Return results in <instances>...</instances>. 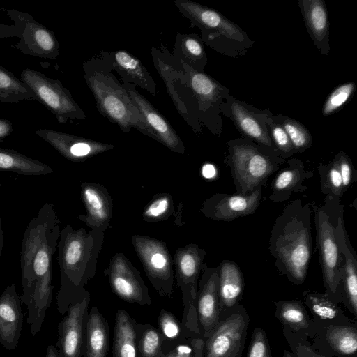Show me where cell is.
Listing matches in <instances>:
<instances>
[{
  "label": "cell",
  "instance_id": "ee69618b",
  "mask_svg": "<svg viewBox=\"0 0 357 357\" xmlns=\"http://www.w3.org/2000/svg\"><path fill=\"white\" fill-rule=\"evenodd\" d=\"M172 209V200L168 194H160L145 208L143 217L147 221L163 219Z\"/></svg>",
  "mask_w": 357,
  "mask_h": 357
},
{
  "label": "cell",
  "instance_id": "816d5d0a",
  "mask_svg": "<svg viewBox=\"0 0 357 357\" xmlns=\"http://www.w3.org/2000/svg\"><path fill=\"white\" fill-rule=\"evenodd\" d=\"M3 248V231L2 229V220L0 215V257Z\"/></svg>",
  "mask_w": 357,
  "mask_h": 357
},
{
  "label": "cell",
  "instance_id": "f6af8a7d",
  "mask_svg": "<svg viewBox=\"0 0 357 357\" xmlns=\"http://www.w3.org/2000/svg\"><path fill=\"white\" fill-rule=\"evenodd\" d=\"M247 357H273L266 332L255 328L248 346Z\"/></svg>",
  "mask_w": 357,
  "mask_h": 357
},
{
  "label": "cell",
  "instance_id": "5bb4252c",
  "mask_svg": "<svg viewBox=\"0 0 357 357\" xmlns=\"http://www.w3.org/2000/svg\"><path fill=\"white\" fill-rule=\"evenodd\" d=\"M220 112L233 121L243 137L276 150L266 127L268 119L273 115L269 109H259L229 94L221 105Z\"/></svg>",
  "mask_w": 357,
  "mask_h": 357
},
{
  "label": "cell",
  "instance_id": "ba28073f",
  "mask_svg": "<svg viewBox=\"0 0 357 357\" xmlns=\"http://www.w3.org/2000/svg\"><path fill=\"white\" fill-rule=\"evenodd\" d=\"M205 255L204 249L191 243L178 248L173 259L176 266V284L182 294L183 313L181 323L184 337L201 335L197 318L196 300Z\"/></svg>",
  "mask_w": 357,
  "mask_h": 357
},
{
  "label": "cell",
  "instance_id": "74e56055",
  "mask_svg": "<svg viewBox=\"0 0 357 357\" xmlns=\"http://www.w3.org/2000/svg\"><path fill=\"white\" fill-rule=\"evenodd\" d=\"M321 190L323 194L340 198L344 193L342 181L336 159L328 164H321L318 168Z\"/></svg>",
  "mask_w": 357,
  "mask_h": 357
},
{
  "label": "cell",
  "instance_id": "836d02e7",
  "mask_svg": "<svg viewBox=\"0 0 357 357\" xmlns=\"http://www.w3.org/2000/svg\"><path fill=\"white\" fill-rule=\"evenodd\" d=\"M0 170L23 176H43L53 172L47 164L26 156L15 150L0 147Z\"/></svg>",
  "mask_w": 357,
  "mask_h": 357
},
{
  "label": "cell",
  "instance_id": "52a82bcc",
  "mask_svg": "<svg viewBox=\"0 0 357 357\" xmlns=\"http://www.w3.org/2000/svg\"><path fill=\"white\" fill-rule=\"evenodd\" d=\"M316 244L326 294L337 303L343 302L341 288L342 255L335 229L339 214L344 211L340 198L326 195L319 206H313Z\"/></svg>",
  "mask_w": 357,
  "mask_h": 357
},
{
  "label": "cell",
  "instance_id": "d590c367",
  "mask_svg": "<svg viewBox=\"0 0 357 357\" xmlns=\"http://www.w3.org/2000/svg\"><path fill=\"white\" fill-rule=\"evenodd\" d=\"M28 100H35L29 88L13 73L0 66V102L17 103Z\"/></svg>",
  "mask_w": 357,
  "mask_h": 357
},
{
  "label": "cell",
  "instance_id": "44dd1931",
  "mask_svg": "<svg viewBox=\"0 0 357 357\" xmlns=\"http://www.w3.org/2000/svg\"><path fill=\"white\" fill-rule=\"evenodd\" d=\"M36 134L66 159L75 162L114 148L112 144L47 128H40Z\"/></svg>",
  "mask_w": 357,
  "mask_h": 357
},
{
  "label": "cell",
  "instance_id": "7a4b0ae2",
  "mask_svg": "<svg viewBox=\"0 0 357 357\" xmlns=\"http://www.w3.org/2000/svg\"><path fill=\"white\" fill-rule=\"evenodd\" d=\"M312 209L301 199L291 201L276 218L268 250L278 270L294 284H303L312 256Z\"/></svg>",
  "mask_w": 357,
  "mask_h": 357
},
{
  "label": "cell",
  "instance_id": "db71d44e",
  "mask_svg": "<svg viewBox=\"0 0 357 357\" xmlns=\"http://www.w3.org/2000/svg\"><path fill=\"white\" fill-rule=\"evenodd\" d=\"M2 186V185L0 183V188Z\"/></svg>",
  "mask_w": 357,
  "mask_h": 357
},
{
  "label": "cell",
  "instance_id": "bcb514c9",
  "mask_svg": "<svg viewBox=\"0 0 357 357\" xmlns=\"http://www.w3.org/2000/svg\"><path fill=\"white\" fill-rule=\"evenodd\" d=\"M335 158L342 177L343 190L346 192L350 185L356 179V170L351 160L344 152H339L335 155Z\"/></svg>",
  "mask_w": 357,
  "mask_h": 357
},
{
  "label": "cell",
  "instance_id": "277c9868",
  "mask_svg": "<svg viewBox=\"0 0 357 357\" xmlns=\"http://www.w3.org/2000/svg\"><path fill=\"white\" fill-rule=\"evenodd\" d=\"M225 163L229 167L237 194L247 195L286 163L278 152L243 137L227 142Z\"/></svg>",
  "mask_w": 357,
  "mask_h": 357
},
{
  "label": "cell",
  "instance_id": "7c38bea8",
  "mask_svg": "<svg viewBox=\"0 0 357 357\" xmlns=\"http://www.w3.org/2000/svg\"><path fill=\"white\" fill-rule=\"evenodd\" d=\"M131 241L153 288L160 296L171 298L175 274L173 259L166 244L139 235H133Z\"/></svg>",
  "mask_w": 357,
  "mask_h": 357
},
{
  "label": "cell",
  "instance_id": "4fadbf2b",
  "mask_svg": "<svg viewBox=\"0 0 357 357\" xmlns=\"http://www.w3.org/2000/svg\"><path fill=\"white\" fill-rule=\"evenodd\" d=\"M6 14L17 28L20 40L15 46L22 53L43 59H54L59 55V44L54 33L27 13L6 9Z\"/></svg>",
  "mask_w": 357,
  "mask_h": 357
},
{
  "label": "cell",
  "instance_id": "7dc6e473",
  "mask_svg": "<svg viewBox=\"0 0 357 357\" xmlns=\"http://www.w3.org/2000/svg\"><path fill=\"white\" fill-rule=\"evenodd\" d=\"M19 31L13 25H8L0 23V38L18 37Z\"/></svg>",
  "mask_w": 357,
  "mask_h": 357
},
{
  "label": "cell",
  "instance_id": "f5cc1de1",
  "mask_svg": "<svg viewBox=\"0 0 357 357\" xmlns=\"http://www.w3.org/2000/svg\"><path fill=\"white\" fill-rule=\"evenodd\" d=\"M282 357H294L290 351L284 350Z\"/></svg>",
  "mask_w": 357,
  "mask_h": 357
},
{
  "label": "cell",
  "instance_id": "2e32d148",
  "mask_svg": "<svg viewBox=\"0 0 357 357\" xmlns=\"http://www.w3.org/2000/svg\"><path fill=\"white\" fill-rule=\"evenodd\" d=\"M112 291L126 302L151 305L148 287L138 270L122 254L117 253L105 271Z\"/></svg>",
  "mask_w": 357,
  "mask_h": 357
},
{
  "label": "cell",
  "instance_id": "e0dca14e",
  "mask_svg": "<svg viewBox=\"0 0 357 357\" xmlns=\"http://www.w3.org/2000/svg\"><path fill=\"white\" fill-rule=\"evenodd\" d=\"M198 283L196 312L200 333L205 340L220 320L221 309L218 295V267L202 266Z\"/></svg>",
  "mask_w": 357,
  "mask_h": 357
},
{
  "label": "cell",
  "instance_id": "603a6c76",
  "mask_svg": "<svg viewBox=\"0 0 357 357\" xmlns=\"http://www.w3.org/2000/svg\"><path fill=\"white\" fill-rule=\"evenodd\" d=\"M81 195L86 214L79 219L91 229L104 232L109 227L112 215L113 204L108 191L99 184L83 183Z\"/></svg>",
  "mask_w": 357,
  "mask_h": 357
},
{
  "label": "cell",
  "instance_id": "b9f144b4",
  "mask_svg": "<svg viewBox=\"0 0 357 357\" xmlns=\"http://www.w3.org/2000/svg\"><path fill=\"white\" fill-rule=\"evenodd\" d=\"M271 116L268 119L266 122L269 137L280 155L286 160L296 152L284 128L279 123L273 121Z\"/></svg>",
  "mask_w": 357,
  "mask_h": 357
},
{
  "label": "cell",
  "instance_id": "484cf974",
  "mask_svg": "<svg viewBox=\"0 0 357 357\" xmlns=\"http://www.w3.org/2000/svg\"><path fill=\"white\" fill-rule=\"evenodd\" d=\"M314 331L308 337L324 339V342L337 357H357L356 325H323L314 321Z\"/></svg>",
  "mask_w": 357,
  "mask_h": 357
},
{
  "label": "cell",
  "instance_id": "9a60e30c",
  "mask_svg": "<svg viewBox=\"0 0 357 357\" xmlns=\"http://www.w3.org/2000/svg\"><path fill=\"white\" fill-rule=\"evenodd\" d=\"M90 294L72 303L58 326L56 349L59 357H82Z\"/></svg>",
  "mask_w": 357,
  "mask_h": 357
},
{
  "label": "cell",
  "instance_id": "7bdbcfd3",
  "mask_svg": "<svg viewBox=\"0 0 357 357\" xmlns=\"http://www.w3.org/2000/svg\"><path fill=\"white\" fill-rule=\"evenodd\" d=\"M204 344L201 335L190 336L168 351L165 357H204Z\"/></svg>",
  "mask_w": 357,
  "mask_h": 357
},
{
  "label": "cell",
  "instance_id": "83f0119b",
  "mask_svg": "<svg viewBox=\"0 0 357 357\" xmlns=\"http://www.w3.org/2000/svg\"><path fill=\"white\" fill-rule=\"evenodd\" d=\"M218 295L221 313L238 303L244 290V280L238 265L229 260L218 266Z\"/></svg>",
  "mask_w": 357,
  "mask_h": 357
},
{
  "label": "cell",
  "instance_id": "30bf717a",
  "mask_svg": "<svg viewBox=\"0 0 357 357\" xmlns=\"http://www.w3.org/2000/svg\"><path fill=\"white\" fill-rule=\"evenodd\" d=\"M20 77L33 93L35 100L52 113L59 123H65L68 120H83L86 118L70 91L59 79L49 77L31 68L23 70Z\"/></svg>",
  "mask_w": 357,
  "mask_h": 357
},
{
  "label": "cell",
  "instance_id": "8d00e7d4",
  "mask_svg": "<svg viewBox=\"0 0 357 357\" xmlns=\"http://www.w3.org/2000/svg\"><path fill=\"white\" fill-rule=\"evenodd\" d=\"M271 119L284 128L296 153H303L312 146V135L301 123L282 114L273 115Z\"/></svg>",
  "mask_w": 357,
  "mask_h": 357
},
{
  "label": "cell",
  "instance_id": "e575fe53",
  "mask_svg": "<svg viewBox=\"0 0 357 357\" xmlns=\"http://www.w3.org/2000/svg\"><path fill=\"white\" fill-rule=\"evenodd\" d=\"M137 352L142 357H165L163 340L158 328L145 323H135Z\"/></svg>",
  "mask_w": 357,
  "mask_h": 357
},
{
  "label": "cell",
  "instance_id": "f907efd6",
  "mask_svg": "<svg viewBox=\"0 0 357 357\" xmlns=\"http://www.w3.org/2000/svg\"><path fill=\"white\" fill-rule=\"evenodd\" d=\"M44 357H59L56 349L53 345H49Z\"/></svg>",
  "mask_w": 357,
  "mask_h": 357
},
{
  "label": "cell",
  "instance_id": "6da1fadb",
  "mask_svg": "<svg viewBox=\"0 0 357 357\" xmlns=\"http://www.w3.org/2000/svg\"><path fill=\"white\" fill-rule=\"evenodd\" d=\"M61 221L54 205L45 203L28 223L22 240L21 303L27 307V323L35 336L41 330L52 298L53 257L57 250Z\"/></svg>",
  "mask_w": 357,
  "mask_h": 357
},
{
  "label": "cell",
  "instance_id": "f1b7e54d",
  "mask_svg": "<svg viewBox=\"0 0 357 357\" xmlns=\"http://www.w3.org/2000/svg\"><path fill=\"white\" fill-rule=\"evenodd\" d=\"M303 296L307 307L314 315V321L323 325H356L344 314L338 303L326 293L304 291Z\"/></svg>",
  "mask_w": 357,
  "mask_h": 357
},
{
  "label": "cell",
  "instance_id": "7402d4cb",
  "mask_svg": "<svg viewBox=\"0 0 357 357\" xmlns=\"http://www.w3.org/2000/svg\"><path fill=\"white\" fill-rule=\"evenodd\" d=\"M21 301L15 284H9L0 296V343L8 350L15 349L23 324Z\"/></svg>",
  "mask_w": 357,
  "mask_h": 357
},
{
  "label": "cell",
  "instance_id": "c3c4849f",
  "mask_svg": "<svg viewBox=\"0 0 357 357\" xmlns=\"http://www.w3.org/2000/svg\"><path fill=\"white\" fill-rule=\"evenodd\" d=\"M13 130L12 123L3 118H0V142L10 135Z\"/></svg>",
  "mask_w": 357,
  "mask_h": 357
},
{
  "label": "cell",
  "instance_id": "9c48e42d",
  "mask_svg": "<svg viewBox=\"0 0 357 357\" xmlns=\"http://www.w3.org/2000/svg\"><path fill=\"white\" fill-rule=\"evenodd\" d=\"M187 86L192 92L196 116L214 135H220L223 121L220 107L229 90L204 73L181 63Z\"/></svg>",
  "mask_w": 357,
  "mask_h": 357
},
{
  "label": "cell",
  "instance_id": "681fc988",
  "mask_svg": "<svg viewBox=\"0 0 357 357\" xmlns=\"http://www.w3.org/2000/svg\"><path fill=\"white\" fill-rule=\"evenodd\" d=\"M202 173L204 177L211 178L216 174V169L212 164H205L202 167Z\"/></svg>",
  "mask_w": 357,
  "mask_h": 357
},
{
  "label": "cell",
  "instance_id": "cb8c5ba5",
  "mask_svg": "<svg viewBox=\"0 0 357 357\" xmlns=\"http://www.w3.org/2000/svg\"><path fill=\"white\" fill-rule=\"evenodd\" d=\"M298 3L310 37L321 54L328 56L330 23L325 1L298 0Z\"/></svg>",
  "mask_w": 357,
  "mask_h": 357
},
{
  "label": "cell",
  "instance_id": "ab89813d",
  "mask_svg": "<svg viewBox=\"0 0 357 357\" xmlns=\"http://www.w3.org/2000/svg\"><path fill=\"white\" fill-rule=\"evenodd\" d=\"M283 334L294 357H332L315 349L306 334L294 332L284 327Z\"/></svg>",
  "mask_w": 357,
  "mask_h": 357
},
{
  "label": "cell",
  "instance_id": "8fae6325",
  "mask_svg": "<svg viewBox=\"0 0 357 357\" xmlns=\"http://www.w3.org/2000/svg\"><path fill=\"white\" fill-rule=\"evenodd\" d=\"M250 317L239 303L221 313L220 320L205 339L204 357H241Z\"/></svg>",
  "mask_w": 357,
  "mask_h": 357
},
{
  "label": "cell",
  "instance_id": "ac0fdd59",
  "mask_svg": "<svg viewBox=\"0 0 357 357\" xmlns=\"http://www.w3.org/2000/svg\"><path fill=\"white\" fill-rule=\"evenodd\" d=\"M122 86L129 95L132 104L139 110L146 125L148 135L172 151L183 153V143L166 118L139 93L135 89V85L123 82Z\"/></svg>",
  "mask_w": 357,
  "mask_h": 357
},
{
  "label": "cell",
  "instance_id": "d6986e66",
  "mask_svg": "<svg viewBox=\"0 0 357 357\" xmlns=\"http://www.w3.org/2000/svg\"><path fill=\"white\" fill-rule=\"evenodd\" d=\"M261 187L247 195L216 193L202 204V213L213 220L232 221L253 214L261 198Z\"/></svg>",
  "mask_w": 357,
  "mask_h": 357
},
{
  "label": "cell",
  "instance_id": "4316f807",
  "mask_svg": "<svg viewBox=\"0 0 357 357\" xmlns=\"http://www.w3.org/2000/svg\"><path fill=\"white\" fill-rule=\"evenodd\" d=\"M110 68L114 69L126 82L145 89L152 96L156 93V84L142 63L132 54L123 50L107 53Z\"/></svg>",
  "mask_w": 357,
  "mask_h": 357
},
{
  "label": "cell",
  "instance_id": "8992f818",
  "mask_svg": "<svg viewBox=\"0 0 357 357\" xmlns=\"http://www.w3.org/2000/svg\"><path fill=\"white\" fill-rule=\"evenodd\" d=\"M84 64V79L96 102L99 112L124 132L137 129L148 135L146 125L137 108L116 77L103 68Z\"/></svg>",
  "mask_w": 357,
  "mask_h": 357
},
{
  "label": "cell",
  "instance_id": "ffe728a7",
  "mask_svg": "<svg viewBox=\"0 0 357 357\" xmlns=\"http://www.w3.org/2000/svg\"><path fill=\"white\" fill-rule=\"evenodd\" d=\"M342 211L338 215L335 236L342 255L341 288L344 303L357 317V257L344 225Z\"/></svg>",
  "mask_w": 357,
  "mask_h": 357
},
{
  "label": "cell",
  "instance_id": "4dcf8cb0",
  "mask_svg": "<svg viewBox=\"0 0 357 357\" xmlns=\"http://www.w3.org/2000/svg\"><path fill=\"white\" fill-rule=\"evenodd\" d=\"M275 315L283 327L304 333L310 337L314 331V322L299 300H280L273 302Z\"/></svg>",
  "mask_w": 357,
  "mask_h": 357
},
{
  "label": "cell",
  "instance_id": "5b68a950",
  "mask_svg": "<svg viewBox=\"0 0 357 357\" xmlns=\"http://www.w3.org/2000/svg\"><path fill=\"white\" fill-rule=\"evenodd\" d=\"M174 3L192 25L200 29L202 42L218 53L236 58L252 47L248 34L218 11L190 0H176Z\"/></svg>",
  "mask_w": 357,
  "mask_h": 357
},
{
  "label": "cell",
  "instance_id": "f35d334b",
  "mask_svg": "<svg viewBox=\"0 0 357 357\" xmlns=\"http://www.w3.org/2000/svg\"><path fill=\"white\" fill-rule=\"evenodd\" d=\"M158 331L162 340L163 347L172 346L171 349L186 337H183L181 321L170 312L162 309L158 317Z\"/></svg>",
  "mask_w": 357,
  "mask_h": 357
},
{
  "label": "cell",
  "instance_id": "d4e9b609",
  "mask_svg": "<svg viewBox=\"0 0 357 357\" xmlns=\"http://www.w3.org/2000/svg\"><path fill=\"white\" fill-rule=\"evenodd\" d=\"M286 163L287 167L279 171L271 185L269 199L275 203L289 199L294 193L305 191V181L313 176L299 159L291 158Z\"/></svg>",
  "mask_w": 357,
  "mask_h": 357
},
{
  "label": "cell",
  "instance_id": "f546056e",
  "mask_svg": "<svg viewBox=\"0 0 357 357\" xmlns=\"http://www.w3.org/2000/svg\"><path fill=\"white\" fill-rule=\"evenodd\" d=\"M109 324L100 310L93 306L89 312L85 343L84 357H107L109 346Z\"/></svg>",
  "mask_w": 357,
  "mask_h": 357
},
{
  "label": "cell",
  "instance_id": "1f68e13d",
  "mask_svg": "<svg viewBox=\"0 0 357 357\" xmlns=\"http://www.w3.org/2000/svg\"><path fill=\"white\" fill-rule=\"evenodd\" d=\"M135 319L127 311L119 310L115 316L112 343L113 357H137Z\"/></svg>",
  "mask_w": 357,
  "mask_h": 357
},
{
  "label": "cell",
  "instance_id": "d6a6232c",
  "mask_svg": "<svg viewBox=\"0 0 357 357\" xmlns=\"http://www.w3.org/2000/svg\"><path fill=\"white\" fill-rule=\"evenodd\" d=\"M174 56L183 63L199 73H204L207 56L203 42L196 33H179L176 36Z\"/></svg>",
  "mask_w": 357,
  "mask_h": 357
},
{
  "label": "cell",
  "instance_id": "3957f363",
  "mask_svg": "<svg viewBox=\"0 0 357 357\" xmlns=\"http://www.w3.org/2000/svg\"><path fill=\"white\" fill-rule=\"evenodd\" d=\"M104 241V232L74 229L66 225L61 230L57 245L61 285L56 305L60 314L89 291L84 287L95 275L98 258Z\"/></svg>",
  "mask_w": 357,
  "mask_h": 357
},
{
  "label": "cell",
  "instance_id": "60d3db41",
  "mask_svg": "<svg viewBox=\"0 0 357 357\" xmlns=\"http://www.w3.org/2000/svg\"><path fill=\"white\" fill-rule=\"evenodd\" d=\"M354 82H347L335 88L326 99L321 113L328 116L342 108L353 96L356 91Z\"/></svg>",
  "mask_w": 357,
  "mask_h": 357
}]
</instances>
